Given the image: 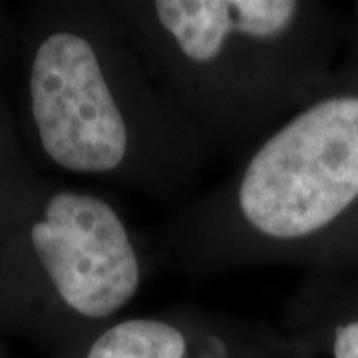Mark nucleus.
Returning <instances> with one entry per match:
<instances>
[{
  "label": "nucleus",
  "instance_id": "obj_3",
  "mask_svg": "<svg viewBox=\"0 0 358 358\" xmlns=\"http://www.w3.org/2000/svg\"><path fill=\"white\" fill-rule=\"evenodd\" d=\"M110 4L155 84L209 150L243 157L333 80V24L319 2Z\"/></svg>",
  "mask_w": 358,
  "mask_h": 358
},
{
  "label": "nucleus",
  "instance_id": "obj_2",
  "mask_svg": "<svg viewBox=\"0 0 358 358\" xmlns=\"http://www.w3.org/2000/svg\"><path fill=\"white\" fill-rule=\"evenodd\" d=\"M358 223V62L157 231L154 251L187 277L317 265Z\"/></svg>",
  "mask_w": 358,
  "mask_h": 358
},
{
  "label": "nucleus",
  "instance_id": "obj_6",
  "mask_svg": "<svg viewBox=\"0 0 358 358\" xmlns=\"http://www.w3.org/2000/svg\"><path fill=\"white\" fill-rule=\"evenodd\" d=\"M40 178L26 154L10 103L0 88V207Z\"/></svg>",
  "mask_w": 358,
  "mask_h": 358
},
{
  "label": "nucleus",
  "instance_id": "obj_9",
  "mask_svg": "<svg viewBox=\"0 0 358 358\" xmlns=\"http://www.w3.org/2000/svg\"><path fill=\"white\" fill-rule=\"evenodd\" d=\"M358 259V223L341 237L336 243L322 255L317 265H334V263H350Z\"/></svg>",
  "mask_w": 358,
  "mask_h": 358
},
{
  "label": "nucleus",
  "instance_id": "obj_7",
  "mask_svg": "<svg viewBox=\"0 0 358 358\" xmlns=\"http://www.w3.org/2000/svg\"><path fill=\"white\" fill-rule=\"evenodd\" d=\"M336 315L329 324V343L333 358H358V307L336 308Z\"/></svg>",
  "mask_w": 358,
  "mask_h": 358
},
{
  "label": "nucleus",
  "instance_id": "obj_8",
  "mask_svg": "<svg viewBox=\"0 0 358 358\" xmlns=\"http://www.w3.org/2000/svg\"><path fill=\"white\" fill-rule=\"evenodd\" d=\"M20 46V22L18 13L8 4L0 2V72L18 60Z\"/></svg>",
  "mask_w": 358,
  "mask_h": 358
},
{
  "label": "nucleus",
  "instance_id": "obj_5",
  "mask_svg": "<svg viewBox=\"0 0 358 358\" xmlns=\"http://www.w3.org/2000/svg\"><path fill=\"white\" fill-rule=\"evenodd\" d=\"M241 327L195 308L122 315L58 346V358H229Z\"/></svg>",
  "mask_w": 358,
  "mask_h": 358
},
{
  "label": "nucleus",
  "instance_id": "obj_10",
  "mask_svg": "<svg viewBox=\"0 0 358 358\" xmlns=\"http://www.w3.org/2000/svg\"><path fill=\"white\" fill-rule=\"evenodd\" d=\"M0 358H6L4 357V350H2V345H0Z\"/></svg>",
  "mask_w": 358,
  "mask_h": 358
},
{
  "label": "nucleus",
  "instance_id": "obj_4",
  "mask_svg": "<svg viewBox=\"0 0 358 358\" xmlns=\"http://www.w3.org/2000/svg\"><path fill=\"white\" fill-rule=\"evenodd\" d=\"M154 263L108 195L40 176L0 207V333L76 341L122 317Z\"/></svg>",
  "mask_w": 358,
  "mask_h": 358
},
{
  "label": "nucleus",
  "instance_id": "obj_1",
  "mask_svg": "<svg viewBox=\"0 0 358 358\" xmlns=\"http://www.w3.org/2000/svg\"><path fill=\"white\" fill-rule=\"evenodd\" d=\"M18 13L30 162L162 203L185 199L211 152L154 82L110 0H36Z\"/></svg>",
  "mask_w": 358,
  "mask_h": 358
}]
</instances>
